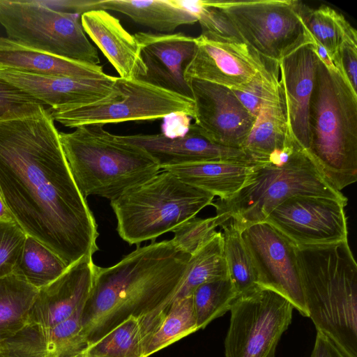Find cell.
Returning a JSON list of instances; mask_svg holds the SVG:
<instances>
[{
	"instance_id": "cell-1",
	"label": "cell",
	"mask_w": 357,
	"mask_h": 357,
	"mask_svg": "<svg viewBox=\"0 0 357 357\" xmlns=\"http://www.w3.org/2000/svg\"><path fill=\"white\" fill-rule=\"evenodd\" d=\"M0 195L14 221L68 267L98 250V225L78 190L48 109L0 121Z\"/></svg>"
},
{
	"instance_id": "cell-2",
	"label": "cell",
	"mask_w": 357,
	"mask_h": 357,
	"mask_svg": "<svg viewBox=\"0 0 357 357\" xmlns=\"http://www.w3.org/2000/svg\"><path fill=\"white\" fill-rule=\"evenodd\" d=\"M190 256L164 240L138 247L112 266L96 265L81 314L89 346L131 317L149 321L165 311L182 285Z\"/></svg>"
},
{
	"instance_id": "cell-3",
	"label": "cell",
	"mask_w": 357,
	"mask_h": 357,
	"mask_svg": "<svg viewBox=\"0 0 357 357\" xmlns=\"http://www.w3.org/2000/svg\"><path fill=\"white\" fill-rule=\"evenodd\" d=\"M306 307L317 331L357 357V264L348 240L296 247Z\"/></svg>"
},
{
	"instance_id": "cell-4",
	"label": "cell",
	"mask_w": 357,
	"mask_h": 357,
	"mask_svg": "<svg viewBox=\"0 0 357 357\" xmlns=\"http://www.w3.org/2000/svg\"><path fill=\"white\" fill-rule=\"evenodd\" d=\"M307 151L341 191L357 180V93L318 58L309 105Z\"/></svg>"
},
{
	"instance_id": "cell-5",
	"label": "cell",
	"mask_w": 357,
	"mask_h": 357,
	"mask_svg": "<svg viewBox=\"0 0 357 357\" xmlns=\"http://www.w3.org/2000/svg\"><path fill=\"white\" fill-rule=\"evenodd\" d=\"M59 137L74 181L86 199L98 195L114 200L161 171L146 151L101 124L81 126L59 132Z\"/></svg>"
},
{
	"instance_id": "cell-6",
	"label": "cell",
	"mask_w": 357,
	"mask_h": 357,
	"mask_svg": "<svg viewBox=\"0 0 357 357\" xmlns=\"http://www.w3.org/2000/svg\"><path fill=\"white\" fill-rule=\"evenodd\" d=\"M297 195L330 197L347 202V198L324 176L315 161L299 143L282 165H253L243 185L225 199L211 205L216 215L231 220L241 231L264 222L271 212L287 199Z\"/></svg>"
},
{
	"instance_id": "cell-7",
	"label": "cell",
	"mask_w": 357,
	"mask_h": 357,
	"mask_svg": "<svg viewBox=\"0 0 357 357\" xmlns=\"http://www.w3.org/2000/svg\"><path fill=\"white\" fill-rule=\"evenodd\" d=\"M215 196L171 172L159 173L110 201L119 236L129 245L154 241L211 205Z\"/></svg>"
},
{
	"instance_id": "cell-8",
	"label": "cell",
	"mask_w": 357,
	"mask_h": 357,
	"mask_svg": "<svg viewBox=\"0 0 357 357\" xmlns=\"http://www.w3.org/2000/svg\"><path fill=\"white\" fill-rule=\"evenodd\" d=\"M79 16L50 8L38 0H0V24L8 39L66 59L99 65L98 51L87 38Z\"/></svg>"
},
{
	"instance_id": "cell-9",
	"label": "cell",
	"mask_w": 357,
	"mask_h": 357,
	"mask_svg": "<svg viewBox=\"0 0 357 357\" xmlns=\"http://www.w3.org/2000/svg\"><path fill=\"white\" fill-rule=\"evenodd\" d=\"M227 17L242 40L261 57L278 63L312 44L298 13V0H211Z\"/></svg>"
},
{
	"instance_id": "cell-10",
	"label": "cell",
	"mask_w": 357,
	"mask_h": 357,
	"mask_svg": "<svg viewBox=\"0 0 357 357\" xmlns=\"http://www.w3.org/2000/svg\"><path fill=\"white\" fill-rule=\"evenodd\" d=\"M119 95L93 105L48 110L54 119L68 128L91 124L152 121L169 115L195 117V102L188 98L141 79L117 77Z\"/></svg>"
},
{
	"instance_id": "cell-11",
	"label": "cell",
	"mask_w": 357,
	"mask_h": 357,
	"mask_svg": "<svg viewBox=\"0 0 357 357\" xmlns=\"http://www.w3.org/2000/svg\"><path fill=\"white\" fill-rule=\"evenodd\" d=\"M293 310L282 295L260 285L238 295L229 310L225 357H274Z\"/></svg>"
},
{
	"instance_id": "cell-12",
	"label": "cell",
	"mask_w": 357,
	"mask_h": 357,
	"mask_svg": "<svg viewBox=\"0 0 357 357\" xmlns=\"http://www.w3.org/2000/svg\"><path fill=\"white\" fill-rule=\"evenodd\" d=\"M259 285L287 299L299 313L309 317L301 281L296 246L266 221L241 231Z\"/></svg>"
},
{
	"instance_id": "cell-13",
	"label": "cell",
	"mask_w": 357,
	"mask_h": 357,
	"mask_svg": "<svg viewBox=\"0 0 357 357\" xmlns=\"http://www.w3.org/2000/svg\"><path fill=\"white\" fill-rule=\"evenodd\" d=\"M347 202L316 196L297 195L275 208L265 221L296 247L347 240Z\"/></svg>"
},
{
	"instance_id": "cell-14",
	"label": "cell",
	"mask_w": 357,
	"mask_h": 357,
	"mask_svg": "<svg viewBox=\"0 0 357 357\" xmlns=\"http://www.w3.org/2000/svg\"><path fill=\"white\" fill-rule=\"evenodd\" d=\"M194 40L195 53L184 71L187 83L199 79L236 89L263 70L268 61L244 42L203 34Z\"/></svg>"
},
{
	"instance_id": "cell-15",
	"label": "cell",
	"mask_w": 357,
	"mask_h": 357,
	"mask_svg": "<svg viewBox=\"0 0 357 357\" xmlns=\"http://www.w3.org/2000/svg\"><path fill=\"white\" fill-rule=\"evenodd\" d=\"M195 102V124L211 141L241 149L255 121L231 89L214 83L188 82Z\"/></svg>"
},
{
	"instance_id": "cell-16",
	"label": "cell",
	"mask_w": 357,
	"mask_h": 357,
	"mask_svg": "<svg viewBox=\"0 0 357 357\" xmlns=\"http://www.w3.org/2000/svg\"><path fill=\"white\" fill-rule=\"evenodd\" d=\"M0 79L53 109H66L105 102L119 91L116 77L80 79L32 74L0 67Z\"/></svg>"
},
{
	"instance_id": "cell-17",
	"label": "cell",
	"mask_w": 357,
	"mask_h": 357,
	"mask_svg": "<svg viewBox=\"0 0 357 357\" xmlns=\"http://www.w3.org/2000/svg\"><path fill=\"white\" fill-rule=\"evenodd\" d=\"M119 137L146 151L161 170L167 167L202 162L255 165L242 149L227 147L211 141L195 123L189 125L181 136L169 137L160 133Z\"/></svg>"
},
{
	"instance_id": "cell-18",
	"label": "cell",
	"mask_w": 357,
	"mask_h": 357,
	"mask_svg": "<svg viewBox=\"0 0 357 357\" xmlns=\"http://www.w3.org/2000/svg\"><path fill=\"white\" fill-rule=\"evenodd\" d=\"M134 36L146 68L141 79L192 98L184 71L195 53L194 38L182 33L137 32Z\"/></svg>"
},
{
	"instance_id": "cell-19",
	"label": "cell",
	"mask_w": 357,
	"mask_h": 357,
	"mask_svg": "<svg viewBox=\"0 0 357 357\" xmlns=\"http://www.w3.org/2000/svg\"><path fill=\"white\" fill-rule=\"evenodd\" d=\"M96 266L93 258L83 257L56 280L38 289L26 325L50 328L84 306L93 287Z\"/></svg>"
},
{
	"instance_id": "cell-20",
	"label": "cell",
	"mask_w": 357,
	"mask_h": 357,
	"mask_svg": "<svg viewBox=\"0 0 357 357\" xmlns=\"http://www.w3.org/2000/svg\"><path fill=\"white\" fill-rule=\"evenodd\" d=\"M83 307L50 328L26 325L0 342V357H83L89 347L81 323Z\"/></svg>"
},
{
	"instance_id": "cell-21",
	"label": "cell",
	"mask_w": 357,
	"mask_h": 357,
	"mask_svg": "<svg viewBox=\"0 0 357 357\" xmlns=\"http://www.w3.org/2000/svg\"><path fill=\"white\" fill-rule=\"evenodd\" d=\"M318 57L312 44L305 45L278 62L279 83L285 104L288 127L306 150L309 144V105Z\"/></svg>"
},
{
	"instance_id": "cell-22",
	"label": "cell",
	"mask_w": 357,
	"mask_h": 357,
	"mask_svg": "<svg viewBox=\"0 0 357 357\" xmlns=\"http://www.w3.org/2000/svg\"><path fill=\"white\" fill-rule=\"evenodd\" d=\"M81 24L120 78L142 79L146 75L139 45L117 18L104 10H91L81 14Z\"/></svg>"
},
{
	"instance_id": "cell-23",
	"label": "cell",
	"mask_w": 357,
	"mask_h": 357,
	"mask_svg": "<svg viewBox=\"0 0 357 357\" xmlns=\"http://www.w3.org/2000/svg\"><path fill=\"white\" fill-rule=\"evenodd\" d=\"M0 67L32 74L100 79L108 76L102 66L52 54L0 37Z\"/></svg>"
},
{
	"instance_id": "cell-24",
	"label": "cell",
	"mask_w": 357,
	"mask_h": 357,
	"mask_svg": "<svg viewBox=\"0 0 357 357\" xmlns=\"http://www.w3.org/2000/svg\"><path fill=\"white\" fill-rule=\"evenodd\" d=\"M97 9L123 13L135 22L161 33H171L180 26L198 21L184 1L176 0L84 1L83 13Z\"/></svg>"
},
{
	"instance_id": "cell-25",
	"label": "cell",
	"mask_w": 357,
	"mask_h": 357,
	"mask_svg": "<svg viewBox=\"0 0 357 357\" xmlns=\"http://www.w3.org/2000/svg\"><path fill=\"white\" fill-rule=\"evenodd\" d=\"M291 135L278 81L264 98L241 149L256 164L267 162L270 155L284 148Z\"/></svg>"
},
{
	"instance_id": "cell-26",
	"label": "cell",
	"mask_w": 357,
	"mask_h": 357,
	"mask_svg": "<svg viewBox=\"0 0 357 357\" xmlns=\"http://www.w3.org/2000/svg\"><path fill=\"white\" fill-rule=\"evenodd\" d=\"M253 165L226 162H202L163 168L185 183L225 199L243 185Z\"/></svg>"
},
{
	"instance_id": "cell-27",
	"label": "cell",
	"mask_w": 357,
	"mask_h": 357,
	"mask_svg": "<svg viewBox=\"0 0 357 357\" xmlns=\"http://www.w3.org/2000/svg\"><path fill=\"white\" fill-rule=\"evenodd\" d=\"M298 13L312 39L326 49L332 61L345 41L357 40L356 29L330 6L313 8L299 1Z\"/></svg>"
},
{
	"instance_id": "cell-28",
	"label": "cell",
	"mask_w": 357,
	"mask_h": 357,
	"mask_svg": "<svg viewBox=\"0 0 357 357\" xmlns=\"http://www.w3.org/2000/svg\"><path fill=\"white\" fill-rule=\"evenodd\" d=\"M38 291L14 273L0 278V342L26 326Z\"/></svg>"
},
{
	"instance_id": "cell-29",
	"label": "cell",
	"mask_w": 357,
	"mask_h": 357,
	"mask_svg": "<svg viewBox=\"0 0 357 357\" xmlns=\"http://www.w3.org/2000/svg\"><path fill=\"white\" fill-rule=\"evenodd\" d=\"M192 296L172 301L166 314L144 341V355L149 357L198 331Z\"/></svg>"
},
{
	"instance_id": "cell-30",
	"label": "cell",
	"mask_w": 357,
	"mask_h": 357,
	"mask_svg": "<svg viewBox=\"0 0 357 357\" xmlns=\"http://www.w3.org/2000/svg\"><path fill=\"white\" fill-rule=\"evenodd\" d=\"M67 268L51 250L26 235L13 273L40 289L56 280Z\"/></svg>"
},
{
	"instance_id": "cell-31",
	"label": "cell",
	"mask_w": 357,
	"mask_h": 357,
	"mask_svg": "<svg viewBox=\"0 0 357 357\" xmlns=\"http://www.w3.org/2000/svg\"><path fill=\"white\" fill-rule=\"evenodd\" d=\"M226 278H228V272L223 251V236L222 232L217 231L190 256L185 279L174 300L192 295L194 290L204 283Z\"/></svg>"
},
{
	"instance_id": "cell-32",
	"label": "cell",
	"mask_w": 357,
	"mask_h": 357,
	"mask_svg": "<svg viewBox=\"0 0 357 357\" xmlns=\"http://www.w3.org/2000/svg\"><path fill=\"white\" fill-rule=\"evenodd\" d=\"M228 277L238 296L259 284L255 268L241 237V229L231 220L220 225Z\"/></svg>"
},
{
	"instance_id": "cell-33",
	"label": "cell",
	"mask_w": 357,
	"mask_h": 357,
	"mask_svg": "<svg viewBox=\"0 0 357 357\" xmlns=\"http://www.w3.org/2000/svg\"><path fill=\"white\" fill-rule=\"evenodd\" d=\"M83 357H144L139 319L131 317L122 322L89 345Z\"/></svg>"
},
{
	"instance_id": "cell-34",
	"label": "cell",
	"mask_w": 357,
	"mask_h": 357,
	"mask_svg": "<svg viewBox=\"0 0 357 357\" xmlns=\"http://www.w3.org/2000/svg\"><path fill=\"white\" fill-rule=\"evenodd\" d=\"M192 296L199 330L229 311L238 294L228 277L198 286Z\"/></svg>"
},
{
	"instance_id": "cell-35",
	"label": "cell",
	"mask_w": 357,
	"mask_h": 357,
	"mask_svg": "<svg viewBox=\"0 0 357 357\" xmlns=\"http://www.w3.org/2000/svg\"><path fill=\"white\" fill-rule=\"evenodd\" d=\"M225 222V218L218 215L206 218L192 217L172 231L174 237L171 241L176 250L192 255L217 232L215 229Z\"/></svg>"
},
{
	"instance_id": "cell-36",
	"label": "cell",
	"mask_w": 357,
	"mask_h": 357,
	"mask_svg": "<svg viewBox=\"0 0 357 357\" xmlns=\"http://www.w3.org/2000/svg\"><path fill=\"white\" fill-rule=\"evenodd\" d=\"M278 81V63L268 61L266 68L249 82L231 90L244 107L256 118L264 98Z\"/></svg>"
},
{
	"instance_id": "cell-37",
	"label": "cell",
	"mask_w": 357,
	"mask_h": 357,
	"mask_svg": "<svg viewBox=\"0 0 357 357\" xmlns=\"http://www.w3.org/2000/svg\"><path fill=\"white\" fill-rule=\"evenodd\" d=\"M26 236L15 221L0 220V278L13 273Z\"/></svg>"
},
{
	"instance_id": "cell-38",
	"label": "cell",
	"mask_w": 357,
	"mask_h": 357,
	"mask_svg": "<svg viewBox=\"0 0 357 357\" xmlns=\"http://www.w3.org/2000/svg\"><path fill=\"white\" fill-rule=\"evenodd\" d=\"M45 105L0 79V121L31 114Z\"/></svg>"
},
{
	"instance_id": "cell-39",
	"label": "cell",
	"mask_w": 357,
	"mask_h": 357,
	"mask_svg": "<svg viewBox=\"0 0 357 357\" xmlns=\"http://www.w3.org/2000/svg\"><path fill=\"white\" fill-rule=\"evenodd\" d=\"M333 62L338 73L357 93V40L345 41Z\"/></svg>"
},
{
	"instance_id": "cell-40",
	"label": "cell",
	"mask_w": 357,
	"mask_h": 357,
	"mask_svg": "<svg viewBox=\"0 0 357 357\" xmlns=\"http://www.w3.org/2000/svg\"><path fill=\"white\" fill-rule=\"evenodd\" d=\"M310 357H348L340 351L328 347L317 346L313 348Z\"/></svg>"
},
{
	"instance_id": "cell-41",
	"label": "cell",
	"mask_w": 357,
	"mask_h": 357,
	"mask_svg": "<svg viewBox=\"0 0 357 357\" xmlns=\"http://www.w3.org/2000/svg\"><path fill=\"white\" fill-rule=\"evenodd\" d=\"M0 220L2 221H14L13 216L5 205L0 195Z\"/></svg>"
}]
</instances>
